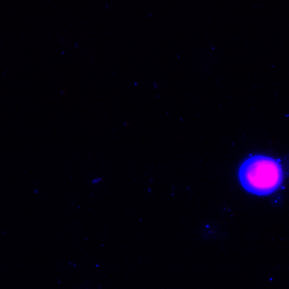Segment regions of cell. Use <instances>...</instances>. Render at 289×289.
<instances>
[{
    "instance_id": "cell-1",
    "label": "cell",
    "mask_w": 289,
    "mask_h": 289,
    "mask_svg": "<svg viewBox=\"0 0 289 289\" xmlns=\"http://www.w3.org/2000/svg\"><path fill=\"white\" fill-rule=\"evenodd\" d=\"M282 166L277 160L264 155L250 157L242 163L239 180L247 192L268 195L275 192L283 182Z\"/></svg>"
}]
</instances>
